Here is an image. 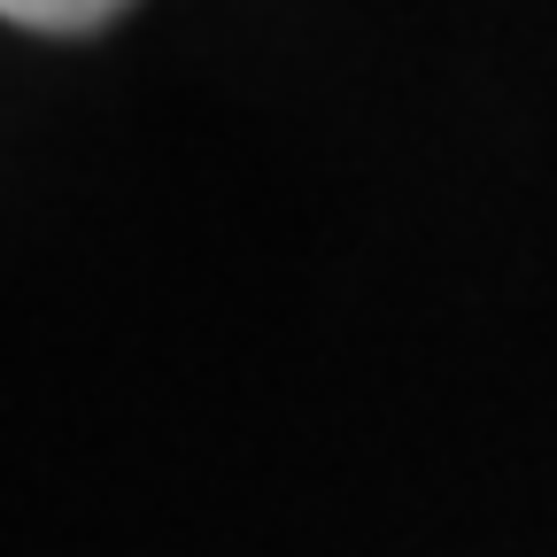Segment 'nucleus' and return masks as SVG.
Here are the masks:
<instances>
[{
    "instance_id": "obj_1",
    "label": "nucleus",
    "mask_w": 557,
    "mask_h": 557,
    "mask_svg": "<svg viewBox=\"0 0 557 557\" xmlns=\"http://www.w3.org/2000/svg\"><path fill=\"white\" fill-rule=\"evenodd\" d=\"M124 9V0H0V16L24 32H94Z\"/></svg>"
}]
</instances>
